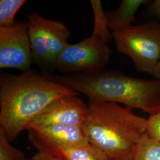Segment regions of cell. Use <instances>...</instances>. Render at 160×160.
Here are the masks:
<instances>
[{
    "label": "cell",
    "mask_w": 160,
    "mask_h": 160,
    "mask_svg": "<svg viewBox=\"0 0 160 160\" xmlns=\"http://www.w3.org/2000/svg\"><path fill=\"white\" fill-rule=\"evenodd\" d=\"M33 59L28 21L16 20L12 26L0 27V68L31 70Z\"/></svg>",
    "instance_id": "52a82bcc"
},
{
    "label": "cell",
    "mask_w": 160,
    "mask_h": 160,
    "mask_svg": "<svg viewBox=\"0 0 160 160\" xmlns=\"http://www.w3.org/2000/svg\"><path fill=\"white\" fill-rule=\"evenodd\" d=\"M87 111L88 106L77 96H63L52 101L30 123L28 128L53 125L81 128Z\"/></svg>",
    "instance_id": "9c48e42d"
},
{
    "label": "cell",
    "mask_w": 160,
    "mask_h": 160,
    "mask_svg": "<svg viewBox=\"0 0 160 160\" xmlns=\"http://www.w3.org/2000/svg\"><path fill=\"white\" fill-rule=\"evenodd\" d=\"M94 24L92 35L75 44H69L58 58L57 70L64 74L89 73L108 65L112 53L109 30L102 1L91 0Z\"/></svg>",
    "instance_id": "277c9868"
},
{
    "label": "cell",
    "mask_w": 160,
    "mask_h": 160,
    "mask_svg": "<svg viewBox=\"0 0 160 160\" xmlns=\"http://www.w3.org/2000/svg\"><path fill=\"white\" fill-rule=\"evenodd\" d=\"M152 75L154 77L155 79L160 80V59L159 62L157 63V65H156Z\"/></svg>",
    "instance_id": "ac0fdd59"
},
{
    "label": "cell",
    "mask_w": 160,
    "mask_h": 160,
    "mask_svg": "<svg viewBox=\"0 0 160 160\" xmlns=\"http://www.w3.org/2000/svg\"><path fill=\"white\" fill-rule=\"evenodd\" d=\"M29 33L33 63L48 78L55 75L58 58L68 46L71 33L64 23L43 17L37 12L28 16Z\"/></svg>",
    "instance_id": "5b68a950"
},
{
    "label": "cell",
    "mask_w": 160,
    "mask_h": 160,
    "mask_svg": "<svg viewBox=\"0 0 160 160\" xmlns=\"http://www.w3.org/2000/svg\"><path fill=\"white\" fill-rule=\"evenodd\" d=\"M149 12L160 20V0H155L150 4Z\"/></svg>",
    "instance_id": "e0dca14e"
},
{
    "label": "cell",
    "mask_w": 160,
    "mask_h": 160,
    "mask_svg": "<svg viewBox=\"0 0 160 160\" xmlns=\"http://www.w3.org/2000/svg\"><path fill=\"white\" fill-rule=\"evenodd\" d=\"M50 79L84 94L88 103H120L149 116L160 112V80L138 78L106 68L89 73L55 75Z\"/></svg>",
    "instance_id": "7a4b0ae2"
},
{
    "label": "cell",
    "mask_w": 160,
    "mask_h": 160,
    "mask_svg": "<svg viewBox=\"0 0 160 160\" xmlns=\"http://www.w3.org/2000/svg\"><path fill=\"white\" fill-rule=\"evenodd\" d=\"M147 0H123L115 10L105 12L109 29L112 32L124 30L132 26L138 8Z\"/></svg>",
    "instance_id": "30bf717a"
},
{
    "label": "cell",
    "mask_w": 160,
    "mask_h": 160,
    "mask_svg": "<svg viewBox=\"0 0 160 160\" xmlns=\"http://www.w3.org/2000/svg\"><path fill=\"white\" fill-rule=\"evenodd\" d=\"M26 2V0H1L0 27H7L13 24L16 21L15 16Z\"/></svg>",
    "instance_id": "4fadbf2b"
},
{
    "label": "cell",
    "mask_w": 160,
    "mask_h": 160,
    "mask_svg": "<svg viewBox=\"0 0 160 160\" xmlns=\"http://www.w3.org/2000/svg\"><path fill=\"white\" fill-rule=\"evenodd\" d=\"M31 160H66L61 158L49 154L44 152L37 151L31 157Z\"/></svg>",
    "instance_id": "2e32d148"
},
{
    "label": "cell",
    "mask_w": 160,
    "mask_h": 160,
    "mask_svg": "<svg viewBox=\"0 0 160 160\" xmlns=\"http://www.w3.org/2000/svg\"><path fill=\"white\" fill-rule=\"evenodd\" d=\"M78 92L32 70L19 75L0 73V129L10 142L58 97Z\"/></svg>",
    "instance_id": "6da1fadb"
},
{
    "label": "cell",
    "mask_w": 160,
    "mask_h": 160,
    "mask_svg": "<svg viewBox=\"0 0 160 160\" xmlns=\"http://www.w3.org/2000/svg\"><path fill=\"white\" fill-rule=\"evenodd\" d=\"M147 119L111 102L88 103L82 125L88 142L113 160H132L146 131Z\"/></svg>",
    "instance_id": "3957f363"
},
{
    "label": "cell",
    "mask_w": 160,
    "mask_h": 160,
    "mask_svg": "<svg viewBox=\"0 0 160 160\" xmlns=\"http://www.w3.org/2000/svg\"><path fill=\"white\" fill-rule=\"evenodd\" d=\"M112 34L118 51L130 58L137 71L152 75L160 59V23L132 25Z\"/></svg>",
    "instance_id": "8992f818"
},
{
    "label": "cell",
    "mask_w": 160,
    "mask_h": 160,
    "mask_svg": "<svg viewBox=\"0 0 160 160\" xmlns=\"http://www.w3.org/2000/svg\"><path fill=\"white\" fill-rule=\"evenodd\" d=\"M27 131L29 141L37 151L48 153L57 148L77 147L89 143L82 128L78 126H30Z\"/></svg>",
    "instance_id": "ba28073f"
},
{
    "label": "cell",
    "mask_w": 160,
    "mask_h": 160,
    "mask_svg": "<svg viewBox=\"0 0 160 160\" xmlns=\"http://www.w3.org/2000/svg\"><path fill=\"white\" fill-rule=\"evenodd\" d=\"M30 160V159H29V158H26H26H24V159H23V160Z\"/></svg>",
    "instance_id": "d6986e66"
},
{
    "label": "cell",
    "mask_w": 160,
    "mask_h": 160,
    "mask_svg": "<svg viewBox=\"0 0 160 160\" xmlns=\"http://www.w3.org/2000/svg\"><path fill=\"white\" fill-rule=\"evenodd\" d=\"M48 154L66 160H113L102 149L90 142L77 147L53 149Z\"/></svg>",
    "instance_id": "8fae6325"
},
{
    "label": "cell",
    "mask_w": 160,
    "mask_h": 160,
    "mask_svg": "<svg viewBox=\"0 0 160 160\" xmlns=\"http://www.w3.org/2000/svg\"><path fill=\"white\" fill-rule=\"evenodd\" d=\"M132 160H160V143L145 133L136 147Z\"/></svg>",
    "instance_id": "7c38bea8"
},
{
    "label": "cell",
    "mask_w": 160,
    "mask_h": 160,
    "mask_svg": "<svg viewBox=\"0 0 160 160\" xmlns=\"http://www.w3.org/2000/svg\"><path fill=\"white\" fill-rule=\"evenodd\" d=\"M145 134L160 143V112L149 116Z\"/></svg>",
    "instance_id": "9a60e30c"
},
{
    "label": "cell",
    "mask_w": 160,
    "mask_h": 160,
    "mask_svg": "<svg viewBox=\"0 0 160 160\" xmlns=\"http://www.w3.org/2000/svg\"><path fill=\"white\" fill-rule=\"evenodd\" d=\"M5 133L0 129V160H22L26 158L22 150L12 145Z\"/></svg>",
    "instance_id": "5bb4252c"
}]
</instances>
